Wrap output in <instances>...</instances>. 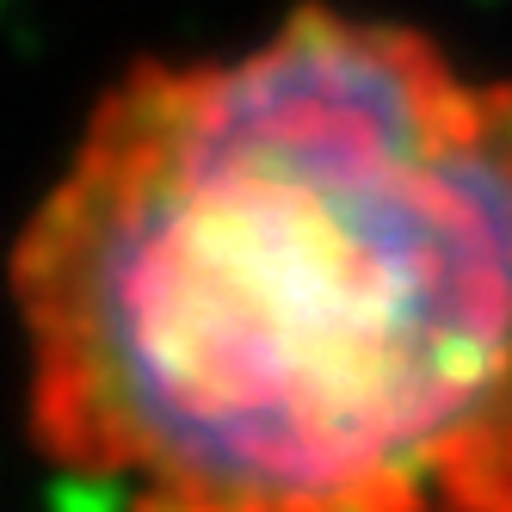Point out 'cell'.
Wrapping results in <instances>:
<instances>
[{"instance_id": "obj_1", "label": "cell", "mask_w": 512, "mask_h": 512, "mask_svg": "<svg viewBox=\"0 0 512 512\" xmlns=\"http://www.w3.org/2000/svg\"><path fill=\"white\" fill-rule=\"evenodd\" d=\"M7 315L87 512H512V68L346 0L136 56Z\"/></svg>"}]
</instances>
